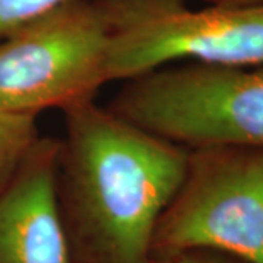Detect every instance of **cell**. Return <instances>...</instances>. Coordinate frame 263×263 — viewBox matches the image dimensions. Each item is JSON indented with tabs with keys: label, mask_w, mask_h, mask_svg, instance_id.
<instances>
[{
	"label": "cell",
	"mask_w": 263,
	"mask_h": 263,
	"mask_svg": "<svg viewBox=\"0 0 263 263\" xmlns=\"http://www.w3.org/2000/svg\"><path fill=\"white\" fill-rule=\"evenodd\" d=\"M65 116L59 197L104 263H149L161 216L186 174L189 149L95 101Z\"/></svg>",
	"instance_id": "6da1fadb"
},
{
	"label": "cell",
	"mask_w": 263,
	"mask_h": 263,
	"mask_svg": "<svg viewBox=\"0 0 263 263\" xmlns=\"http://www.w3.org/2000/svg\"><path fill=\"white\" fill-rule=\"evenodd\" d=\"M108 108L186 149L263 148V66H164L124 81Z\"/></svg>",
	"instance_id": "7a4b0ae2"
},
{
	"label": "cell",
	"mask_w": 263,
	"mask_h": 263,
	"mask_svg": "<svg viewBox=\"0 0 263 263\" xmlns=\"http://www.w3.org/2000/svg\"><path fill=\"white\" fill-rule=\"evenodd\" d=\"M110 29L108 82L176 63L263 66V5L189 8L186 0H95Z\"/></svg>",
	"instance_id": "3957f363"
},
{
	"label": "cell",
	"mask_w": 263,
	"mask_h": 263,
	"mask_svg": "<svg viewBox=\"0 0 263 263\" xmlns=\"http://www.w3.org/2000/svg\"><path fill=\"white\" fill-rule=\"evenodd\" d=\"M110 29L95 0H69L0 38V108L37 116L94 101L108 82Z\"/></svg>",
	"instance_id": "277c9868"
},
{
	"label": "cell",
	"mask_w": 263,
	"mask_h": 263,
	"mask_svg": "<svg viewBox=\"0 0 263 263\" xmlns=\"http://www.w3.org/2000/svg\"><path fill=\"white\" fill-rule=\"evenodd\" d=\"M155 246L168 256L211 250L263 263V148L189 149L186 174L161 216Z\"/></svg>",
	"instance_id": "5b68a950"
},
{
	"label": "cell",
	"mask_w": 263,
	"mask_h": 263,
	"mask_svg": "<svg viewBox=\"0 0 263 263\" xmlns=\"http://www.w3.org/2000/svg\"><path fill=\"white\" fill-rule=\"evenodd\" d=\"M57 180L59 142L38 139L0 189V263H72Z\"/></svg>",
	"instance_id": "8992f818"
},
{
	"label": "cell",
	"mask_w": 263,
	"mask_h": 263,
	"mask_svg": "<svg viewBox=\"0 0 263 263\" xmlns=\"http://www.w3.org/2000/svg\"><path fill=\"white\" fill-rule=\"evenodd\" d=\"M38 139L37 116L0 108V189L13 177Z\"/></svg>",
	"instance_id": "52a82bcc"
},
{
	"label": "cell",
	"mask_w": 263,
	"mask_h": 263,
	"mask_svg": "<svg viewBox=\"0 0 263 263\" xmlns=\"http://www.w3.org/2000/svg\"><path fill=\"white\" fill-rule=\"evenodd\" d=\"M67 2L69 0H0V38Z\"/></svg>",
	"instance_id": "ba28073f"
},
{
	"label": "cell",
	"mask_w": 263,
	"mask_h": 263,
	"mask_svg": "<svg viewBox=\"0 0 263 263\" xmlns=\"http://www.w3.org/2000/svg\"><path fill=\"white\" fill-rule=\"evenodd\" d=\"M167 263H247L230 254L211 252V250H193L170 256Z\"/></svg>",
	"instance_id": "9c48e42d"
},
{
	"label": "cell",
	"mask_w": 263,
	"mask_h": 263,
	"mask_svg": "<svg viewBox=\"0 0 263 263\" xmlns=\"http://www.w3.org/2000/svg\"><path fill=\"white\" fill-rule=\"evenodd\" d=\"M209 5H219V6H254L263 5V0H203Z\"/></svg>",
	"instance_id": "30bf717a"
}]
</instances>
